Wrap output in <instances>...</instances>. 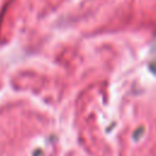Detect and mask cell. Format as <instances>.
<instances>
[{
    "label": "cell",
    "instance_id": "6da1fadb",
    "mask_svg": "<svg viewBox=\"0 0 156 156\" xmlns=\"http://www.w3.org/2000/svg\"><path fill=\"white\" fill-rule=\"evenodd\" d=\"M32 156H44V152L40 150V149H37L34 152H33V155Z\"/></svg>",
    "mask_w": 156,
    "mask_h": 156
}]
</instances>
